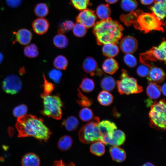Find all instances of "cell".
Returning a JSON list of instances; mask_svg holds the SVG:
<instances>
[{
  "label": "cell",
  "mask_w": 166,
  "mask_h": 166,
  "mask_svg": "<svg viewBox=\"0 0 166 166\" xmlns=\"http://www.w3.org/2000/svg\"><path fill=\"white\" fill-rule=\"evenodd\" d=\"M16 127L19 137L32 136L45 141L49 139L51 134L43 120L31 115H25L18 118Z\"/></svg>",
  "instance_id": "1"
},
{
  "label": "cell",
  "mask_w": 166,
  "mask_h": 166,
  "mask_svg": "<svg viewBox=\"0 0 166 166\" xmlns=\"http://www.w3.org/2000/svg\"><path fill=\"white\" fill-rule=\"evenodd\" d=\"M121 21L127 26L132 24L138 30L147 33L153 30L164 32L163 23L153 13H144L140 10L131 12L127 15L120 17Z\"/></svg>",
  "instance_id": "2"
},
{
  "label": "cell",
  "mask_w": 166,
  "mask_h": 166,
  "mask_svg": "<svg viewBox=\"0 0 166 166\" xmlns=\"http://www.w3.org/2000/svg\"><path fill=\"white\" fill-rule=\"evenodd\" d=\"M123 30L119 22L109 17L95 23L93 33L97 44L101 45L108 43H118L122 36Z\"/></svg>",
  "instance_id": "3"
},
{
  "label": "cell",
  "mask_w": 166,
  "mask_h": 166,
  "mask_svg": "<svg viewBox=\"0 0 166 166\" xmlns=\"http://www.w3.org/2000/svg\"><path fill=\"white\" fill-rule=\"evenodd\" d=\"M43 104V109L41 113L43 115L56 120L62 117V108L63 106L60 98L57 96L46 94L41 95Z\"/></svg>",
  "instance_id": "4"
},
{
  "label": "cell",
  "mask_w": 166,
  "mask_h": 166,
  "mask_svg": "<svg viewBox=\"0 0 166 166\" xmlns=\"http://www.w3.org/2000/svg\"><path fill=\"white\" fill-rule=\"evenodd\" d=\"M166 110L165 99L154 101L151 106L149 114L151 127L159 130L165 129Z\"/></svg>",
  "instance_id": "5"
},
{
  "label": "cell",
  "mask_w": 166,
  "mask_h": 166,
  "mask_svg": "<svg viewBox=\"0 0 166 166\" xmlns=\"http://www.w3.org/2000/svg\"><path fill=\"white\" fill-rule=\"evenodd\" d=\"M166 42H162L158 46H154L150 49L140 54V62L149 68L155 66L153 62L157 61L166 63Z\"/></svg>",
  "instance_id": "6"
},
{
  "label": "cell",
  "mask_w": 166,
  "mask_h": 166,
  "mask_svg": "<svg viewBox=\"0 0 166 166\" xmlns=\"http://www.w3.org/2000/svg\"><path fill=\"white\" fill-rule=\"evenodd\" d=\"M120 79L117 81V90L121 95L138 93L143 90L142 86L138 84L137 80L130 77L128 72L122 70Z\"/></svg>",
  "instance_id": "7"
},
{
  "label": "cell",
  "mask_w": 166,
  "mask_h": 166,
  "mask_svg": "<svg viewBox=\"0 0 166 166\" xmlns=\"http://www.w3.org/2000/svg\"><path fill=\"white\" fill-rule=\"evenodd\" d=\"M99 118L95 117L90 122L83 125L78 133L80 141L85 144H90L98 141L99 133L98 124Z\"/></svg>",
  "instance_id": "8"
},
{
  "label": "cell",
  "mask_w": 166,
  "mask_h": 166,
  "mask_svg": "<svg viewBox=\"0 0 166 166\" xmlns=\"http://www.w3.org/2000/svg\"><path fill=\"white\" fill-rule=\"evenodd\" d=\"M22 87L21 79L18 76L10 75L6 77L2 83V88L6 93L15 94L19 92Z\"/></svg>",
  "instance_id": "9"
},
{
  "label": "cell",
  "mask_w": 166,
  "mask_h": 166,
  "mask_svg": "<svg viewBox=\"0 0 166 166\" xmlns=\"http://www.w3.org/2000/svg\"><path fill=\"white\" fill-rule=\"evenodd\" d=\"M98 128L99 133V141L104 144L107 140L111 138L114 131L117 129L114 123L108 120L99 122Z\"/></svg>",
  "instance_id": "10"
},
{
  "label": "cell",
  "mask_w": 166,
  "mask_h": 166,
  "mask_svg": "<svg viewBox=\"0 0 166 166\" xmlns=\"http://www.w3.org/2000/svg\"><path fill=\"white\" fill-rule=\"evenodd\" d=\"M96 19V15L94 11L86 8L78 14L76 20L77 22L81 23L87 28H89L94 26Z\"/></svg>",
  "instance_id": "11"
},
{
  "label": "cell",
  "mask_w": 166,
  "mask_h": 166,
  "mask_svg": "<svg viewBox=\"0 0 166 166\" xmlns=\"http://www.w3.org/2000/svg\"><path fill=\"white\" fill-rule=\"evenodd\" d=\"M138 43L136 39L131 36H127L121 40L120 47L121 50L125 53L132 54L137 50Z\"/></svg>",
  "instance_id": "12"
},
{
  "label": "cell",
  "mask_w": 166,
  "mask_h": 166,
  "mask_svg": "<svg viewBox=\"0 0 166 166\" xmlns=\"http://www.w3.org/2000/svg\"><path fill=\"white\" fill-rule=\"evenodd\" d=\"M82 68L85 72L90 74L92 76L95 74L99 75L101 74L97 62L92 57H88L85 59L83 62Z\"/></svg>",
  "instance_id": "13"
},
{
  "label": "cell",
  "mask_w": 166,
  "mask_h": 166,
  "mask_svg": "<svg viewBox=\"0 0 166 166\" xmlns=\"http://www.w3.org/2000/svg\"><path fill=\"white\" fill-rule=\"evenodd\" d=\"M147 76V80L149 83L157 84L164 81L165 77V74L162 69L154 66L150 68Z\"/></svg>",
  "instance_id": "14"
},
{
  "label": "cell",
  "mask_w": 166,
  "mask_h": 166,
  "mask_svg": "<svg viewBox=\"0 0 166 166\" xmlns=\"http://www.w3.org/2000/svg\"><path fill=\"white\" fill-rule=\"evenodd\" d=\"M49 27L48 21L43 18H39L35 19L32 23V27L34 31L38 35H43L48 31Z\"/></svg>",
  "instance_id": "15"
},
{
  "label": "cell",
  "mask_w": 166,
  "mask_h": 166,
  "mask_svg": "<svg viewBox=\"0 0 166 166\" xmlns=\"http://www.w3.org/2000/svg\"><path fill=\"white\" fill-rule=\"evenodd\" d=\"M13 33L15 35L16 40L22 45H26L28 44L32 38V32L26 29H21Z\"/></svg>",
  "instance_id": "16"
},
{
  "label": "cell",
  "mask_w": 166,
  "mask_h": 166,
  "mask_svg": "<svg viewBox=\"0 0 166 166\" xmlns=\"http://www.w3.org/2000/svg\"><path fill=\"white\" fill-rule=\"evenodd\" d=\"M125 139L124 132L121 130L116 129L114 131L111 138L107 140L104 144L118 146L123 144Z\"/></svg>",
  "instance_id": "17"
},
{
  "label": "cell",
  "mask_w": 166,
  "mask_h": 166,
  "mask_svg": "<svg viewBox=\"0 0 166 166\" xmlns=\"http://www.w3.org/2000/svg\"><path fill=\"white\" fill-rule=\"evenodd\" d=\"M166 0L154 2L151 9L155 16L160 20L163 19L166 15Z\"/></svg>",
  "instance_id": "18"
},
{
  "label": "cell",
  "mask_w": 166,
  "mask_h": 166,
  "mask_svg": "<svg viewBox=\"0 0 166 166\" xmlns=\"http://www.w3.org/2000/svg\"><path fill=\"white\" fill-rule=\"evenodd\" d=\"M102 68L105 73L113 74L118 69L119 65L115 59L109 57L104 61L102 64Z\"/></svg>",
  "instance_id": "19"
},
{
  "label": "cell",
  "mask_w": 166,
  "mask_h": 166,
  "mask_svg": "<svg viewBox=\"0 0 166 166\" xmlns=\"http://www.w3.org/2000/svg\"><path fill=\"white\" fill-rule=\"evenodd\" d=\"M109 152L112 159L117 162H121L126 158L124 150L117 146H113L110 149Z\"/></svg>",
  "instance_id": "20"
},
{
  "label": "cell",
  "mask_w": 166,
  "mask_h": 166,
  "mask_svg": "<svg viewBox=\"0 0 166 166\" xmlns=\"http://www.w3.org/2000/svg\"><path fill=\"white\" fill-rule=\"evenodd\" d=\"M21 163L23 166H38L40 165V161L39 157L36 154L29 153L23 156Z\"/></svg>",
  "instance_id": "21"
},
{
  "label": "cell",
  "mask_w": 166,
  "mask_h": 166,
  "mask_svg": "<svg viewBox=\"0 0 166 166\" xmlns=\"http://www.w3.org/2000/svg\"><path fill=\"white\" fill-rule=\"evenodd\" d=\"M146 92L147 96L151 99H156L160 96L161 87L154 83H149L147 86Z\"/></svg>",
  "instance_id": "22"
},
{
  "label": "cell",
  "mask_w": 166,
  "mask_h": 166,
  "mask_svg": "<svg viewBox=\"0 0 166 166\" xmlns=\"http://www.w3.org/2000/svg\"><path fill=\"white\" fill-rule=\"evenodd\" d=\"M103 45L102 48V52L105 56L109 58H113L118 54L119 49L116 44L108 43Z\"/></svg>",
  "instance_id": "23"
},
{
  "label": "cell",
  "mask_w": 166,
  "mask_h": 166,
  "mask_svg": "<svg viewBox=\"0 0 166 166\" xmlns=\"http://www.w3.org/2000/svg\"><path fill=\"white\" fill-rule=\"evenodd\" d=\"M113 97L108 91L103 90L101 91L97 96V100L99 103L104 106L110 105L113 102Z\"/></svg>",
  "instance_id": "24"
},
{
  "label": "cell",
  "mask_w": 166,
  "mask_h": 166,
  "mask_svg": "<svg viewBox=\"0 0 166 166\" xmlns=\"http://www.w3.org/2000/svg\"><path fill=\"white\" fill-rule=\"evenodd\" d=\"M96 13L99 18L104 20L110 17L111 10L108 4H101L97 7Z\"/></svg>",
  "instance_id": "25"
},
{
  "label": "cell",
  "mask_w": 166,
  "mask_h": 166,
  "mask_svg": "<svg viewBox=\"0 0 166 166\" xmlns=\"http://www.w3.org/2000/svg\"><path fill=\"white\" fill-rule=\"evenodd\" d=\"M62 124L68 131H72L77 128L79 125V121L75 117L71 116L64 120Z\"/></svg>",
  "instance_id": "26"
},
{
  "label": "cell",
  "mask_w": 166,
  "mask_h": 166,
  "mask_svg": "<svg viewBox=\"0 0 166 166\" xmlns=\"http://www.w3.org/2000/svg\"><path fill=\"white\" fill-rule=\"evenodd\" d=\"M116 83L114 79L110 76H106L102 79L101 82V85L104 90L110 91L115 88Z\"/></svg>",
  "instance_id": "27"
},
{
  "label": "cell",
  "mask_w": 166,
  "mask_h": 166,
  "mask_svg": "<svg viewBox=\"0 0 166 166\" xmlns=\"http://www.w3.org/2000/svg\"><path fill=\"white\" fill-rule=\"evenodd\" d=\"M73 140L68 135H64L61 137L57 143L58 148L61 151H64L69 149L71 147Z\"/></svg>",
  "instance_id": "28"
},
{
  "label": "cell",
  "mask_w": 166,
  "mask_h": 166,
  "mask_svg": "<svg viewBox=\"0 0 166 166\" xmlns=\"http://www.w3.org/2000/svg\"><path fill=\"white\" fill-rule=\"evenodd\" d=\"M92 143L90 148V152L93 154L98 156L103 155L105 152L104 144L99 140Z\"/></svg>",
  "instance_id": "29"
},
{
  "label": "cell",
  "mask_w": 166,
  "mask_h": 166,
  "mask_svg": "<svg viewBox=\"0 0 166 166\" xmlns=\"http://www.w3.org/2000/svg\"><path fill=\"white\" fill-rule=\"evenodd\" d=\"M53 42L57 47L61 49L65 48L68 44L67 38L63 34H58L55 36L53 38Z\"/></svg>",
  "instance_id": "30"
},
{
  "label": "cell",
  "mask_w": 166,
  "mask_h": 166,
  "mask_svg": "<svg viewBox=\"0 0 166 166\" xmlns=\"http://www.w3.org/2000/svg\"><path fill=\"white\" fill-rule=\"evenodd\" d=\"M79 87L83 91L86 93H89L94 89L95 84L92 79L87 77H85L82 79Z\"/></svg>",
  "instance_id": "31"
},
{
  "label": "cell",
  "mask_w": 166,
  "mask_h": 166,
  "mask_svg": "<svg viewBox=\"0 0 166 166\" xmlns=\"http://www.w3.org/2000/svg\"><path fill=\"white\" fill-rule=\"evenodd\" d=\"M49 11L48 6L43 3H38L35 6L34 9V14L39 18H43L46 16Z\"/></svg>",
  "instance_id": "32"
},
{
  "label": "cell",
  "mask_w": 166,
  "mask_h": 166,
  "mask_svg": "<svg viewBox=\"0 0 166 166\" xmlns=\"http://www.w3.org/2000/svg\"><path fill=\"white\" fill-rule=\"evenodd\" d=\"M24 53L25 56L29 58H35L39 54L38 48L34 44H31L25 47Z\"/></svg>",
  "instance_id": "33"
},
{
  "label": "cell",
  "mask_w": 166,
  "mask_h": 166,
  "mask_svg": "<svg viewBox=\"0 0 166 166\" xmlns=\"http://www.w3.org/2000/svg\"><path fill=\"white\" fill-rule=\"evenodd\" d=\"M53 65L54 67L57 69L65 70L68 65V61L64 56L59 55L54 59Z\"/></svg>",
  "instance_id": "34"
},
{
  "label": "cell",
  "mask_w": 166,
  "mask_h": 166,
  "mask_svg": "<svg viewBox=\"0 0 166 166\" xmlns=\"http://www.w3.org/2000/svg\"><path fill=\"white\" fill-rule=\"evenodd\" d=\"M121 5L124 10L131 12L137 8L138 3L136 0H122Z\"/></svg>",
  "instance_id": "35"
},
{
  "label": "cell",
  "mask_w": 166,
  "mask_h": 166,
  "mask_svg": "<svg viewBox=\"0 0 166 166\" xmlns=\"http://www.w3.org/2000/svg\"><path fill=\"white\" fill-rule=\"evenodd\" d=\"M79 116L80 119L84 122H88L91 121L93 116L92 110L87 107L81 109L80 111Z\"/></svg>",
  "instance_id": "36"
},
{
  "label": "cell",
  "mask_w": 166,
  "mask_h": 166,
  "mask_svg": "<svg viewBox=\"0 0 166 166\" xmlns=\"http://www.w3.org/2000/svg\"><path fill=\"white\" fill-rule=\"evenodd\" d=\"M73 29L74 34L78 37H83L87 33V28L79 22H77L74 24Z\"/></svg>",
  "instance_id": "37"
},
{
  "label": "cell",
  "mask_w": 166,
  "mask_h": 166,
  "mask_svg": "<svg viewBox=\"0 0 166 166\" xmlns=\"http://www.w3.org/2000/svg\"><path fill=\"white\" fill-rule=\"evenodd\" d=\"M73 6L78 10L82 11L89 5L90 0H70Z\"/></svg>",
  "instance_id": "38"
},
{
  "label": "cell",
  "mask_w": 166,
  "mask_h": 166,
  "mask_svg": "<svg viewBox=\"0 0 166 166\" xmlns=\"http://www.w3.org/2000/svg\"><path fill=\"white\" fill-rule=\"evenodd\" d=\"M27 106L24 104H22L15 107L13 111L14 116L19 118L26 115L27 111Z\"/></svg>",
  "instance_id": "39"
},
{
  "label": "cell",
  "mask_w": 166,
  "mask_h": 166,
  "mask_svg": "<svg viewBox=\"0 0 166 166\" xmlns=\"http://www.w3.org/2000/svg\"><path fill=\"white\" fill-rule=\"evenodd\" d=\"M124 60L125 63L130 68L134 67L137 64L136 57L132 54L126 53L124 57Z\"/></svg>",
  "instance_id": "40"
},
{
  "label": "cell",
  "mask_w": 166,
  "mask_h": 166,
  "mask_svg": "<svg viewBox=\"0 0 166 166\" xmlns=\"http://www.w3.org/2000/svg\"><path fill=\"white\" fill-rule=\"evenodd\" d=\"M49 76L51 79L57 83L60 82L62 76L61 72L58 69H53L49 72Z\"/></svg>",
  "instance_id": "41"
},
{
  "label": "cell",
  "mask_w": 166,
  "mask_h": 166,
  "mask_svg": "<svg viewBox=\"0 0 166 166\" xmlns=\"http://www.w3.org/2000/svg\"><path fill=\"white\" fill-rule=\"evenodd\" d=\"M73 22L70 20H66L61 25V28L58 31V34H63L66 32L71 30L74 26Z\"/></svg>",
  "instance_id": "42"
},
{
  "label": "cell",
  "mask_w": 166,
  "mask_h": 166,
  "mask_svg": "<svg viewBox=\"0 0 166 166\" xmlns=\"http://www.w3.org/2000/svg\"><path fill=\"white\" fill-rule=\"evenodd\" d=\"M43 76L44 80L43 84V93L46 94L50 95L54 89V85L47 80L44 74Z\"/></svg>",
  "instance_id": "43"
},
{
  "label": "cell",
  "mask_w": 166,
  "mask_h": 166,
  "mask_svg": "<svg viewBox=\"0 0 166 166\" xmlns=\"http://www.w3.org/2000/svg\"><path fill=\"white\" fill-rule=\"evenodd\" d=\"M78 96L79 100L77 101V103L83 106H88L91 104V101L90 99L83 95L78 89Z\"/></svg>",
  "instance_id": "44"
},
{
  "label": "cell",
  "mask_w": 166,
  "mask_h": 166,
  "mask_svg": "<svg viewBox=\"0 0 166 166\" xmlns=\"http://www.w3.org/2000/svg\"><path fill=\"white\" fill-rule=\"evenodd\" d=\"M149 70L150 69L148 66L143 64L138 66L136 69V73L140 77H144L148 75Z\"/></svg>",
  "instance_id": "45"
},
{
  "label": "cell",
  "mask_w": 166,
  "mask_h": 166,
  "mask_svg": "<svg viewBox=\"0 0 166 166\" xmlns=\"http://www.w3.org/2000/svg\"><path fill=\"white\" fill-rule=\"evenodd\" d=\"M6 4L10 7L14 8L19 6L22 2V0H6Z\"/></svg>",
  "instance_id": "46"
},
{
  "label": "cell",
  "mask_w": 166,
  "mask_h": 166,
  "mask_svg": "<svg viewBox=\"0 0 166 166\" xmlns=\"http://www.w3.org/2000/svg\"><path fill=\"white\" fill-rule=\"evenodd\" d=\"M141 3L145 5H150L154 2V0H140Z\"/></svg>",
  "instance_id": "47"
},
{
  "label": "cell",
  "mask_w": 166,
  "mask_h": 166,
  "mask_svg": "<svg viewBox=\"0 0 166 166\" xmlns=\"http://www.w3.org/2000/svg\"><path fill=\"white\" fill-rule=\"evenodd\" d=\"M166 83H164L161 87V92L165 96L166 95Z\"/></svg>",
  "instance_id": "48"
},
{
  "label": "cell",
  "mask_w": 166,
  "mask_h": 166,
  "mask_svg": "<svg viewBox=\"0 0 166 166\" xmlns=\"http://www.w3.org/2000/svg\"><path fill=\"white\" fill-rule=\"evenodd\" d=\"M118 0H105L108 3L112 4L117 2Z\"/></svg>",
  "instance_id": "49"
},
{
  "label": "cell",
  "mask_w": 166,
  "mask_h": 166,
  "mask_svg": "<svg viewBox=\"0 0 166 166\" xmlns=\"http://www.w3.org/2000/svg\"><path fill=\"white\" fill-rule=\"evenodd\" d=\"M3 59V56L2 53L0 52V64L2 63Z\"/></svg>",
  "instance_id": "50"
},
{
  "label": "cell",
  "mask_w": 166,
  "mask_h": 166,
  "mask_svg": "<svg viewBox=\"0 0 166 166\" xmlns=\"http://www.w3.org/2000/svg\"><path fill=\"white\" fill-rule=\"evenodd\" d=\"M143 166H154V165L152 163H150L149 162H147L145 163L143 165Z\"/></svg>",
  "instance_id": "51"
},
{
  "label": "cell",
  "mask_w": 166,
  "mask_h": 166,
  "mask_svg": "<svg viewBox=\"0 0 166 166\" xmlns=\"http://www.w3.org/2000/svg\"><path fill=\"white\" fill-rule=\"evenodd\" d=\"M162 0H154V2H158V1H160Z\"/></svg>",
  "instance_id": "52"
}]
</instances>
